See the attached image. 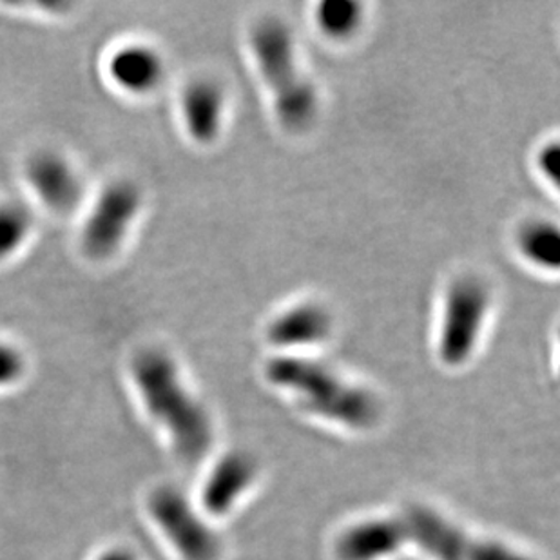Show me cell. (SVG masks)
Returning a JSON list of instances; mask_svg holds the SVG:
<instances>
[{
  "mask_svg": "<svg viewBox=\"0 0 560 560\" xmlns=\"http://www.w3.org/2000/svg\"><path fill=\"white\" fill-rule=\"evenodd\" d=\"M132 380L154 421L170 434L176 454L196 463L212 443L211 419L184 385L175 361L160 350H143L132 361Z\"/></svg>",
  "mask_w": 560,
  "mask_h": 560,
  "instance_id": "6da1fadb",
  "label": "cell"
},
{
  "mask_svg": "<svg viewBox=\"0 0 560 560\" xmlns=\"http://www.w3.org/2000/svg\"><path fill=\"white\" fill-rule=\"evenodd\" d=\"M265 375L272 385L296 396L308 412L350 429H371L380 416V405L372 394L314 361L280 355L267 363Z\"/></svg>",
  "mask_w": 560,
  "mask_h": 560,
  "instance_id": "7a4b0ae2",
  "label": "cell"
},
{
  "mask_svg": "<svg viewBox=\"0 0 560 560\" xmlns=\"http://www.w3.org/2000/svg\"><path fill=\"white\" fill-rule=\"evenodd\" d=\"M250 46L281 124L292 131L305 129L316 115V93L298 68L291 32L283 22L264 19L250 32Z\"/></svg>",
  "mask_w": 560,
  "mask_h": 560,
  "instance_id": "3957f363",
  "label": "cell"
},
{
  "mask_svg": "<svg viewBox=\"0 0 560 560\" xmlns=\"http://www.w3.org/2000/svg\"><path fill=\"white\" fill-rule=\"evenodd\" d=\"M490 308V292L477 278H463L450 289L439 334V355L450 366L465 363L481 336Z\"/></svg>",
  "mask_w": 560,
  "mask_h": 560,
  "instance_id": "277c9868",
  "label": "cell"
},
{
  "mask_svg": "<svg viewBox=\"0 0 560 560\" xmlns=\"http://www.w3.org/2000/svg\"><path fill=\"white\" fill-rule=\"evenodd\" d=\"M149 513L160 532L184 560H218L220 540L180 490L160 487L148 501Z\"/></svg>",
  "mask_w": 560,
  "mask_h": 560,
  "instance_id": "5b68a950",
  "label": "cell"
},
{
  "mask_svg": "<svg viewBox=\"0 0 560 560\" xmlns=\"http://www.w3.org/2000/svg\"><path fill=\"white\" fill-rule=\"evenodd\" d=\"M142 207V195L132 182H113L96 201L82 233L88 256L106 259L117 253Z\"/></svg>",
  "mask_w": 560,
  "mask_h": 560,
  "instance_id": "8992f818",
  "label": "cell"
},
{
  "mask_svg": "<svg viewBox=\"0 0 560 560\" xmlns=\"http://www.w3.org/2000/svg\"><path fill=\"white\" fill-rule=\"evenodd\" d=\"M27 182L44 206L66 214L79 206L82 184L68 160L57 153L43 151L27 162Z\"/></svg>",
  "mask_w": 560,
  "mask_h": 560,
  "instance_id": "52a82bcc",
  "label": "cell"
},
{
  "mask_svg": "<svg viewBox=\"0 0 560 560\" xmlns=\"http://www.w3.org/2000/svg\"><path fill=\"white\" fill-rule=\"evenodd\" d=\"M407 540L438 560H468L471 540L457 526L427 508H413L402 517Z\"/></svg>",
  "mask_w": 560,
  "mask_h": 560,
  "instance_id": "ba28073f",
  "label": "cell"
},
{
  "mask_svg": "<svg viewBox=\"0 0 560 560\" xmlns=\"http://www.w3.org/2000/svg\"><path fill=\"white\" fill-rule=\"evenodd\" d=\"M402 518H372L355 524L339 537L336 553L339 560H380L407 545Z\"/></svg>",
  "mask_w": 560,
  "mask_h": 560,
  "instance_id": "9c48e42d",
  "label": "cell"
},
{
  "mask_svg": "<svg viewBox=\"0 0 560 560\" xmlns=\"http://www.w3.org/2000/svg\"><path fill=\"white\" fill-rule=\"evenodd\" d=\"M164 60L153 48L129 44L117 49L109 60V77L120 90L132 95H148L164 80Z\"/></svg>",
  "mask_w": 560,
  "mask_h": 560,
  "instance_id": "30bf717a",
  "label": "cell"
},
{
  "mask_svg": "<svg viewBox=\"0 0 560 560\" xmlns=\"http://www.w3.org/2000/svg\"><path fill=\"white\" fill-rule=\"evenodd\" d=\"M332 330V319L327 308L317 303H303L281 312L270 323L269 339L278 347H308L322 343Z\"/></svg>",
  "mask_w": 560,
  "mask_h": 560,
  "instance_id": "8fae6325",
  "label": "cell"
},
{
  "mask_svg": "<svg viewBox=\"0 0 560 560\" xmlns=\"http://www.w3.org/2000/svg\"><path fill=\"white\" fill-rule=\"evenodd\" d=\"M182 107L190 137L200 143L214 142L222 129L225 107L222 88L212 80H196L184 93Z\"/></svg>",
  "mask_w": 560,
  "mask_h": 560,
  "instance_id": "7c38bea8",
  "label": "cell"
},
{
  "mask_svg": "<svg viewBox=\"0 0 560 560\" xmlns=\"http://www.w3.org/2000/svg\"><path fill=\"white\" fill-rule=\"evenodd\" d=\"M254 479V465L244 455L223 457L203 487V506L214 515L228 513Z\"/></svg>",
  "mask_w": 560,
  "mask_h": 560,
  "instance_id": "4fadbf2b",
  "label": "cell"
},
{
  "mask_svg": "<svg viewBox=\"0 0 560 560\" xmlns=\"http://www.w3.org/2000/svg\"><path fill=\"white\" fill-rule=\"evenodd\" d=\"M521 250L532 264L557 269L560 264V234L556 225L551 223H529L523 229L521 238Z\"/></svg>",
  "mask_w": 560,
  "mask_h": 560,
  "instance_id": "5bb4252c",
  "label": "cell"
},
{
  "mask_svg": "<svg viewBox=\"0 0 560 560\" xmlns=\"http://www.w3.org/2000/svg\"><path fill=\"white\" fill-rule=\"evenodd\" d=\"M32 212L19 201L0 203V261L21 249L32 233Z\"/></svg>",
  "mask_w": 560,
  "mask_h": 560,
  "instance_id": "9a60e30c",
  "label": "cell"
},
{
  "mask_svg": "<svg viewBox=\"0 0 560 560\" xmlns=\"http://www.w3.org/2000/svg\"><path fill=\"white\" fill-rule=\"evenodd\" d=\"M317 24L332 38H347L361 22V5L352 0H325L317 8Z\"/></svg>",
  "mask_w": 560,
  "mask_h": 560,
  "instance_id": "2e32d148",
  "label": "cell"
},
{
  "mask_svg": "<svg viewBox=\"0 0 560 560\" xmlns=\"http://www.w3.org/2000/svg\"><path fill=\"white\" fill-rule=\"evenodd\" d=\"M26 369L21 350L13 345L0 343V388L15 385Z\"/></svg>",
  "mask_w": 560,
  "mask_h": 560,
  "instance_id": "e0dca14e",
  "label": "cell"
},
{
  "mask_svg": "<svg viewBox=\"0 0 560 560\" xmlns=\"http://www.w3.org/2000/svg\"><path fill=\"white\" fill-rule=\"evenodd\" d=\"M468 560H529L518 551L501 545V542H476L471 540Z\"/></svg>",
  "mask_w": 560,
  "mask_h": 560,
  "instance_id": "ac0fdd59",
  "label": "cell"
},
{
  "mask_svg": "<svg viewBox=\"0 0 560 560\" xmlns=\"http://www.w3.org/2000/svg\"><path fill=\"white\" fill-rule=\"evenodd\" d=\"M539 165L542 173H545L550 180H559L560 170V148L559 143H550L548 148L542 149L539 156Z\"/></svg>",
  "mask_w": 560,
  "mask_h": 560,
  "instance_id": "d6986e66",
  "label": "cell"
},
{
  "mask_svg": "<svg viewBox=\"0 0 560 560\" xmlns=\"http://www.w3.org/2000/svg\"><path fill=\"white\" fill-rule=\"evenodd\" d=\"M96 560H138L137 557L132 556L131 551L122 550V548H113L96 557Z\"/></svg>",
  "mask_w": 560,
  "mask_h": 560,
  "instance_id": "ffe728a7",
  "label": "cell"
}]
</instances>
